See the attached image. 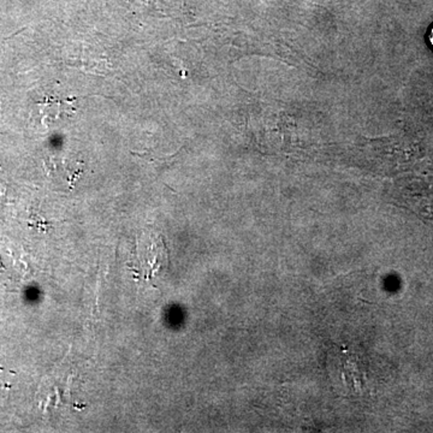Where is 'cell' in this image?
<instances>
[{
    "mask_svg": "<svg viewBox=\"0 0 433 433\" xmlns=\"http://www.w3.org/2000/svg\"><path fill=\"white\" fill-rule=\"evenodd\" d=\"M428 41H430V44H431V46L433 47V25L431 30H430V33H428Z\"/></svg>",
    "mask_w": 433,
    "mask_h": 433,
    "instance_id": "cell-1",
    "label": "cell"
}]
</instances>
